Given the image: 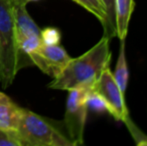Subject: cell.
<instances>
[{
	"instance_id": "1",
	"label": "cell",
	"mask_w": 147,
	"mask_h": 146,
	"mask_svg": "<svg viewBox=\"0 0 147 146\" xmlns=\"http://www.w3.org/2000/svg\"><path fill=\"white\" fill-rule=\"evenodd\" d=\"M110 38L103 36L92 48L77 58H71L65 68L48 85L51 89L70 90L80 86H92L110 63Z\"/></svg>"
},
{
	"instance_id": "2",
	"label": "cell",
	"mask_w": 147,
	"mask_h": 146,
	"mask_svg": "<svg viewBox=\"0 0 147 146\" xmlns=\"http://www.w3.org/2000/svg\"><path fill=\"white\" fill-rule=\"evenodd\" d=\"M32 64L18 44L10 0H0V79L4 89L14 81L18 71Z\"/></svg>"
},
{
	"instance_id": "3",
	"label": "cell",
	"mask_w": 147,
	"mask_h": 146,
	"mask_svg": "<svg viewBox=\"0 0 147 146\" xmlns=\"http://www.w3.org/2000/svg\"><path fill=\"white\" fill-rule=\"evenodd\" d=\"M16 132L22 146H74L54 123L24 108Z\"/></svg>"
},
{
	"instance_id": "4",
	"label": "cell",
	"mask_w": 147,
	"mask_h": 146,
	"mask_svg": "<svg viewBox=\"0 0 147 146\" xmlns=\"http://www.w3.org/2000/svg\"><path fill=\"white\" fill-rule=\"evenodd\" d=\"M92 86H80L68 90L64 123L68 138L74 146L83 144V134L87 117L86 97Z\"/></svg>"
},
{
	"instance_id": "5",
	"label": "cell",
	"mask_w": 147,
	"mask_h": 146,
	"mask_svg": "<svg viewBox=\"0 0 147 146\" xmlns=\"http://www.w3.org/2000/svg\"><path fill=\"white\" fill-rule=\"evenodd\" d=\"M92 89L97 92L108 104L110 109L109 114L112 115L116 120L125 123L128 119H130L129 112L124 99V93L115 81L109 65L103 69L99 77L93 84Z\"/></svg>"
},
{
	"instance_id": "6",
	"label": "cell",
	"mask_w": 147,
	"mask_h": 146,
	"mask_svg": "<svg viewBox=\"0 0 147 146\" xmlns=\"http://www.w3.org/2000/svg\"><path fill=\"white\" fill-rule=\"evenodd\" d=\"M28 56L32 64L36 65L43 73L53 78L62 72L71 59L67 51L59 44L46 45L43 43Z\"/></svg>"
},
{
	"instance_id": "7",
	"label": "cell",
	"mask_w": 147,
	"mask_h": 146,
	"mask_svg": "<svg viewBox=\"0 0 147 146\" xmlns=\"http://www.w3.org/2000/svg\"><path fill=\"white\" fill-rule=\"evenodd\" d=\"M13 12L17 39L30 36H40V29L26 10L27 0H10Z\"/></svg>"
},
{
	"instance_id": "8",
	"label": "cell",
	"mask_w": 147,
	"mask_h": 146,
	"mask_svg": "<svg viewBox=\"0 0 147 146\" xmlns=\"http://www.w3.org/2000/svg\"><path fill=\"white\" fill-rule=\"evenodd\" d=\"M22 108L6 94L0 92V129L16 132L21 118Z\"/></svg>"
},
{
	"instance_id": "9",
	"label": "cell",
	"mask_w": 147,
	"mask_h": 146,
	"mask_svg": "<svg viewBox=\"0 0 147 146\" xmlns=\"http://www.w3.org/2000/svg\"><path fill=\"white\" fill-rule=\"evenodd\" d=\"M134 9V0H115L116 36L123 40L127 36L128 26Z\"/></svg>"
},
{
	"instance_id": "10",
	"label": "cell",
	"mask_w": 147,
	"mask_h": 146,
	"mask_svg": "<svg viewBox=\"0 0 147 146\" xmlns=\"http://www.w3.org/2000/svg\"><path fill=\"white\" fill-rule=\"evenodd\" d=\"M113 77L118 84L119 88L123 93H125L128 85V78H129V72H128V65L126 60V53H125V39L120 40L119 47V54L115 70L113 72Z\"/></svg>"
},
{
	"instance_id": "11",
	"label": "cell",
	"mask_w": 147,
	"mask_h": 146,
	"mask_svg": "<svg viewBox=\"0 0 147 146\" xmlns=\"http://www.w3.org/2000/svg\"><path fill=\"white\" fill-rule=\"evenodd\" d=\"M106 10V23L104 25V35L112 38L116 36L115 23V0H101Z\"/></svg>"
},
{
	"instance_id": "12",
	"label": "cell",
	"mask_w": 147,
	"mask_h": 146,
	"mask_svg": "<svg viewBox=\"0 0 147 146\" xmlns=\"http://www.w3.org/2000/svg\"><path fill=\"white\" fill-rule=\"evenodd\" d=\"M80 5L96 16L104 27L106 23V10L101 0H80Z\"/></svg>"
},
{
	"instance_id": "13",
	"label": "cell",
	"mask_w": 147,
	"mask_h": 146,
	"mask_svg": "<svg viewBox=\"0 0 147 146\" xmlns=\"http://www.w3.org/2000/svg\"><path fill=\"white\" fill-rule=\"evenodd\" d=\"M86 104L87 107L90 108L91 110L95 111V112H104L107 111L110 113V109H109L108 104L105 102V100L99 95L97 92L91 88L90 91L88 92L87 97H86Z\"/></svg>"
},
{
	"instance_id": "14",
	"label": "cell",
	"mask_w": 147,
	"mask_h": 146,
	"mask_svg": "<svg viewBox=\"0 0 147 146\" xmlns=\"http://www.w3.org/2000/svg\"><path fill=\"white\" fill-rule=\"evenodd\" d=\"M40 38L43 44L56 45L60 42L61 33L59 29L55 27H46L43 30H40Z\"/></svg>"
},
{
	"instance_id": "15",
	"label": "cell",
	"mask_w": 147,
	"mask_h": 146,
	"mask_svg": "<svg viewBox=\"0 0 147 146\" xmlns=\"http://www.w3.org/2000/svg\"><path fill=\"white\" fill-rule=\"evenodd\" d=\"M0 146H22L17 132L0 129Z\"/></svg>"
},
{
	"instance_id": "16",
	"label": "cell",
	"mask_w": 147,
	"mask_h": 146,
	"mask_svg": "<svg viewBox=\"0 0 147 146\" xmlns=\"http://www.w3.org/2000/svg\"><path fill=\"white\" fill-rule=\"evenodd\" d=\"M125 125L138 145H147V136L142 131H140V129L134 124V122H132L131 119H128L125 122Z\"/></svg>"
},
{
	"instance_id": "17",
	"label": "cell",
	"mask_w": 147,
	"mask_h": 146,
	"mask_svg": "<svg viewBox=\"0 0 147 146\" xmlns=\"http://www.w3.org/2000/svg\"><path fill=\"white\" fill-rule=\"evenodd\" d=\"M73 1H74V2H76V3L79 4V5H80V0H73Z\"/></svg>"
},
{
	"instance_id": "18",
	"label": "cell",
	"mask_w": 147,
	"mask_h": 146,
	"mask_svg": "<svg viewBox=\"0 0 147 146\" xmlns=\"http://www.w3.org/2000/svg\"><path fill=\"white\" fill-rule=\"evenodd\" d=\"M28 2H30V1H38V0H27Z\"/></svg>"
}]
</instances>
